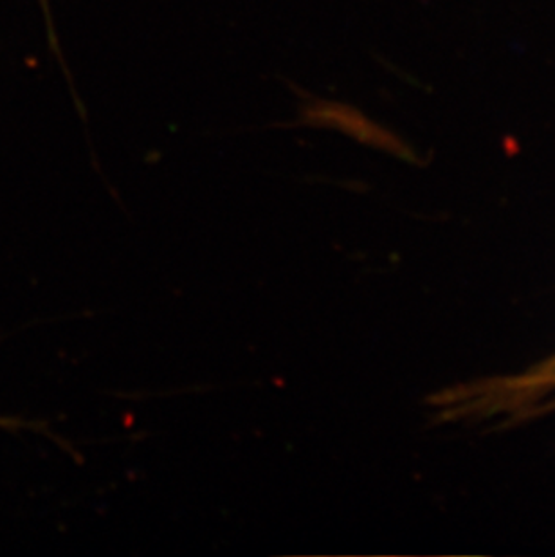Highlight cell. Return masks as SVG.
Masks as SVG:
<instances>
[{"label": "cell", "instance_id": "obj_1", "mask_svg": "<svg viewBox=\"0 0 555 557\" xmlns=\"http://www.w3.org/2000/svg\"><path fill=\"white\" fill-rule=\"evenodd\" d=\"M40 4H42L44 13H46V18H48L49 42H51V48H57L58 38L57 35H54L53 21H51V13H49L48 0H40Z\"/></svg>", "mask_w": 555, "mask_h": 557}, {"label": "cell", "instance_id": "obj_2", "mask_svg": "<svg viewBox=\"0 0 555 557\" xmlns=\"http://www.w3.org/2000/svg\"><path fill=\"white\" fill-rule=\"evenodd\" d=\"M0 424H4V421H0Z\"/></svg>", "mask_w": 555, "mask_h": 557}]
</instances>
